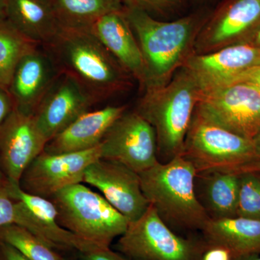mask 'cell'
Segmentation results:
<instances>
[{
	"label": "cell",
	"instance_id": "obj_1",
	"mask_svg": "<svg viewBox=\"0 0 260 260\" xmlns=\"http://www.w3.org/2000/svg\"><path fill=\"white\" fill-rule=\"evenodd\" d=\"M146 69L147 88H160L195 54L198 34L210 13L195 12L172 21H162L143 10L124 6Z\"/></svg>",
	"mask_w": 260,
	"mask_h": 260
},
{
	"label": "cell",
	"instance_id": "obj_2",
	"mask_svg": "<svg viewBox=\"0 0 260 260\" xmlns=\"http://www.w3.org/2000/svg\"><path fill=\"white\" fill-rule=\"evenodd\" d=\"M45 48L61 73L69 75L98 102L127 90L133 79L90 28L61 26Z\"/></svg>",
	"mask_w": 260,
	"mask_h": 260
},
{
	"label": "cell",
	"instance_id": "obj_3",
	"mask_svg": "<svg viewBox=\"0 0 260 260\" xmlns=\"http://www.w3.org/2000/svg\"><path fill=\"white\" fill-rule=\"evenodd\" d=\"M143 194L172 230L202 232L209 216L195 189L197 171L182 155L140 173Z\"/></svg>",
	"mask_w": 260,
	"mask_h": 260
},
{
	"label": "cell",
	"instance_id": "obj_4",
	"mask_svg": "<svg viewBox=\"0 0 260 260\" xmlns=\"http://www.w3.org/2000/svg\"><path fill=\"white\" fill-rule=\"evenodd\" d=\"M201 90L192 75L181 68L164 86L144 90L135 109L151 124L164 162L182 155L184 140Z\"/></svg>",
	"mask_w": 260,
	"mask_h": 260
},
{
	"label": "cell",
	"instance_id": "obj_5",
	"mask_svg": "<svg viewBox=\"0 0 260 260\" xmlns=\"http://www.w3.org/2000/svg\"><path fill=\"white\" fill-rule=\"evenodd\" d=\"M183 157L198 173L251 170L260 159L254 143L195 109L184 140Z\"/></svg>",
	"mask_w": 260,
	"mask_h": 260
},
{
	"label": "cell",
	"instance_id": "obj_6",
	"mask_svg": "<svg viewBox=\"0 0 260 260\" xmlns=\"http://www.w3.org/2000/svg\"><path fill=\"white\" fill-rule=\"evenodd\" d=\"M61 226L83 240L109 247L129 222L104 196L82 183L68 186L50 198Z\"/></svg>",
	"mask_w": 260,
	"mask_h": 260
},
{
	"label": "cell",
	"instance_id": "obj_7",
	"mask_svg": "<svg viewBox=\"0 0 260 260\" xmlns=\"http://www.w3.org/2000/svg\"><path fill=\"white\" fill-rule=\"evenodd\" d=\"M207 246L203 237L179 236L150 205L138 220L129 223L116 244L132 260H203Z\"/></svg>",
	"mask_w": 260,
	"mask_h": 260
},
{
	"label": "cell",
	"instance_id": "obj_8",
	"mask_svg": "<svg viewBox=\"0 0 260 260\" xmlns=\"http://www.w3.org/2000/svg\"><path fill=\"white\" fill-rule=\"evenodd\" d=\"M100 147L102 158L119 162L138 174L159 162L155 130L135 110H126L113 123Z\"/></svg>",
	"mask_w": 260,
	"mask_h": 260
},
{
	"label": "cell",
	"instance_id": "obj_9",
	"mask_svg": "<svg viewBox=\"0 0 260 260\" xmlns=\"http://www.w3.org/2000/svg\"><path fill=\"white\" fill-rule=\"evenodd\" d=\"M197 109L246 139L252 140L260 130V95L248 83L234 82L202 93Z\"/></svg>",
	"mask_w": 260,
	"mask_h": 260
},
{
	"label": "cell",
	"instance_id": "obj_10",
	"mask_svg": "<svg viewBox=\"0 0 260 260\" xmlns=\"http://www.w3.org/2000/svg\"><path fill=\"white\" fill-rule=\"evenodd\" d=\"M100 158V145L75 153L44 151L25 169L20 179V188L28 194L50 199L65 188L83 182L87 169Z\"/></svg>",
	"mask_w": 260,
	"mask_h": 260
},
{
	"label": "cell",
	"instance_id": "obj_11",
	"mask_svg": "<svg viewBox=\"0 0 260 260\" xmlns=\"http://www.w3.org/2000/svg\"><path fill=\"white\" fill-rule=\"evenodd\" d=\"M260 25V0H223L202 27L195 54L247 42Z\"/></svg>",
	"mask_w": 260,
	"mask_h": 260
},
{
	"label": "cell",
	"instance_id": "obj_12",
	"mask_svg": "<svg viewBox=\"0 0 260 260\" xmlns=\"http://www.w3.org/2000/svg\"><path fill=\"white\" fill-rule=\"evenodd\" d=\"M83 182L102 191L104 198L129 223L138 220L150 207L139 174L119 162L99 159L87 169Z\"/></svg>",
	"mask_w": 260,
	"mask_h": 260
},
{
	"label": "cell",
	"instance_id": "obj_13",
	"mask_svg": "<svg viewBox=\"0 0 260 260\" xmlns=\"http://www.w3.org/2000/svg\"><path fill=\"white\" fill-rule=\"evenodd\" d=\"M47 143L34 114L12 111L0 126V161L10 183L20 184L25 169Z\"/></svg>",
	"mask_w": 260,
	"mask_h": 260
},
{
	"label": "cell",
	"instance_id": "obj_14",
	"mask_svg": "<svg viewBox=\"0 0 260 260\" xmlns=\"http://www.w3.org/2000/svg\"><path fill=\"white\" fill-rule=\"evenodd\" d=\"M8 190L10 196L18 203L17 225L28 229L56 250H77L83 253L100 247L61 226L58 222L55 205L50 200L25 192L20 184L9 182Z\"/></svg>",
	"mask_w": 260,
	"mask_h": 260
},
{
	"label": "cell",
	"instance_id": "obj_15",
	"mask_svg": "<svg viewBox=\"0 0 260 260\" xmlns=\"http://www.w3.org/2000/svg\"><path fill=\"white\" fill-rule=\"evenodd\" d=\"M258 64L259 48L245 42L208 54H194L184 68L192 75L202 94L232 83L238 76Z\"/></svg>",
	"mask_w": 260,
	"mask_h": 260
},
{
	"label": "cell",
	"instance_id": "obj_16",
	"mask_svg": "<svg viewBox=\"0 0 260 260\" xmlns=\"http://www.w3.org/2000/svg\"><path fill=\"white\" fill-rule=\"evenodd\" d=\"M96 103L76 80L61 73L34 116L49 142Z\"/></svg>",
	"mask_w": 260,
	"mask_h": 260
},
{
	"label": "cell",
	"instance_id": "obj_17",
	"mask_svg": "<svg viewBox=\"0 0 260 260\" xmlns=\"http://www.w3.org/2000/svg\"><path fill=\"white\" fill-rule=\"evenodd\" d=\"M60 74L55 61L42 46L27 53L17 65L8 89L14 100L15 109L34 114Z\"/></svg>",
	"mask_w": 260,
	"mask_h": 260
},
{
	"label": "cell",
	"instance_id": "obj_18",
	"mask_svg": "<svg viewBox=\"0 0 260 260\" xmlns=\"http://www.w3.org/2000/svg\"><path fill=\"white\" fill-rule=\"evenodd\" d=\"M90 28L122 68L144 88V58L124 8L101 17Z\"/></svg>",
	"mask_w": 260,
	"mask_h": 260
},
{
	"label": "cell",
	"instance_id": "obj_19",
	"mask_svg": "<svg viewBox=\"0 0 260 260\" xmlns=\"http://www.w3.org/2000/svg\"><path fill=\"white\" fill-rule=\"evenodd\" d=\"M126 109L125 106H108L85 112L49 140L44 152L49 154L75 153L97 147L109 127Z\"/></svg>",
	"mask_w": 260,
	"mask_h": 260
},
{
	"label": "cell",
	"instance_id": "obj_20",
	"mask_svg": "<svg viewBox=\"0 0 260 260\" xmlns=\"http://www.w3.org/2000/svg\"><path fill=\"white\" fill-rule=\"evenodd\" d=\"M7 19L39 46L52 42L61 28L49 0H4Z\"/></svg>",
	"mask_w": 260,
	"mask_h": 260
},
{
	"label": "cell",
	"instance_id": "obj_21",
	"mask_svg": "<svg viewBox=\"0 0 260 260\" xmlns=\"http://www.w3.org/2000/svg\"><path fill=\"white\" fill-rule=\"evenodd\" d=\"M201 233L207 245L223 247L232 258L260 254V220L210 219Z\"/></svg>",
	"mask_w": 260,
	"mask_h": 260
},
{
	"label": "cell",
	"instance_id": "obj_22",
	"mask_svg": "<svg viewBox=\"0 0 260 260\" xmlns=\"http://www.w3.org/2000/svg\"><path fill=\"white\" fill-rule=\"evenodd\" d=\"M239 173H198L204 179V203L202 205L210 219L237 217Z\"/></svg>",
	"mask_w": 260,
	"mask_h": 260
},
{
	"label": "cell",
	"instance_id": "obj_23",
	"mask_svg": "<svg viewBox=\"0 0 260 260\" xmlns=\"http://www.w3.org/2000/svg\"><path fill=\"white\" fill-rule=\"evenodd\" d=\"M61 26L90 28L112 12L123 10L122 0H49Z\"/></svg>",
	"mask_w": 260,
	"mask_h": 260
},
{
	"label": "cell",
	"instance_id": "obj_24",
	"mask_svg": "<svg viewBox=\"0 0 260 260\" xmlns=\"http://www.w3.org/2000/svg\"><path fill=\"white\" fill-rule=\"evenodd\" d=\"M38 46L8 20H0V90L8 91L19 61Z\"/></svg>",
	"mask_w": 260,
	"mask_h": 260
},
{
	"label": "cell",
	"instance_id": "obj_25",
	"mask_svg": "<svg viewBox=\"0 0 260 260\" xmlns=\"http://www.w3.org/2000/svg\"><path fill=\"white\" fill-rule=\"evenodd\" d=\"M0 242L13 246L29 260H67L40 238L17 224L0 227Z\"/></svg>",
	"mask_w": 260,
	"mask_h": 260
},
{
	"label": "cell",
	"instance_id": "obj_26",
	"mask_svg": "<svg viewBox=\"0 0 260 260\" xmlns=\"http://www.w3.org/2000/svg\"><path fill=\"white\" fill-rule=\"evenodd\" d=\"M239 177L237 217L260 220V172L243 171Z\"/></svg>",
	"mask_w": 260,
	"mask_h": 260
},
{
	"label": "cell",
	"instance_id": "obj_27",
	"mask_svg": "<svg viewBox=\"0 0 260 260\" xmlns=\"http://www.w3.org/2000/svg\"><path fill=\"white\" fill-rule=\"evenodd\" d=\"M124 7L143 10L149 15L166 17L177 13L184 0H122Z\"/></svg>",
	"mask_w": 260,
	"mask_h": 260
},
{
	"label": "cell",
	"instance_id": "obj_28",
	"mask_svg": "<svg viewBox=\"0 0 260 260\" xmlns=\"http://www.w3.org/2000/svg\"><path fill=\"white\" fill-rule=\"evenodd\" d=\"M8 186H0V227L17 224L18 220V203L10 196Z\"/></svg>",
	"mask_w": 260,
	"mask_h": 260
},
{
	"label": "cell",
	"instance_id": "obj_29",
	"mask_svg": "<svg viewBox=\"0 0 260 260\" xmlns=\"http://www.w3.org/2000/svg\"><path fill=\"white\" fill-rule=\"evenodd\" d=\"M81 254L82 260H132L109 247H96Z\"/></svg>",
	"mask_w": 260,
	"mask_h": 260
},
{
	"label": "cell",
	"instance_id": "obj_30",
	"mask_svg": "<svg viewBox=\"0 0 260 260\" xmlns=\"http://www.w3.org/2000/svg\"><path fill=\"white\" fill-rule=\"evenodd\" d=\"M234 82H243L251 85L260 95V64L253 67L238 76Z\"/></svg>",
	"mask_w": 260,
	"mask_h": 260
},
{
	"label": "cell",
	"instance_id": "obj_31",
	"mask_svg": "<svg viewBox=\"0 0 260 260\" xmlns=\"http://www.w3.org/2000/svg\"><path fill=\"white\" fill-rule=\"evenodd\" d=\"M232 256L227 249L218 246H208L205 249L203 260H232Z\"/></svg>",
	"mask_w": 260,
	"mask_h": 260
},
{
	"label": "cell",
	"instance_id": "obj_32",
	"mask_svg": "<svg viewBox=\"0 0 260 260\" xmlns=\"http://www.w3.org/2000/svg\"><path fill=\"white\" fill-rule=\"evenodd\" d=\"M0 260H29L13 246L0 242Z\"/></svg>",
	"mask_w": 260,
	"mask_h": 260
},
{
	"label": "cell",
	"instance_id": "obj_33",
	"mask_svg": "<svg viewBox=\"0 0 260 260\" xmlns=\"http://www.w3.org/2000/svg\"><path fill=\"white\" fill-rule=\"evenodd\" d=\"M13 110L10 97L6 91L0 90V126Z\"/></svg>",
	"mask_w": 260,
	"mask_h": 260
},
{
	"label": "cell",
	"instance_id": "obj_34",
	"mask_svg": "<svg viewBox=\"0 0 260 260\" xmlns=\"http://www.w3.org/2000/svg\"><path fill=\"white\" fill-rule=\"evenodd\" d=\"M247 43L260 49V25L251 36Z\"/></svg>",
	"mask_w": 260,
	"mask_h": 260
},
{
	"label": "cell",
	"instance_id": "obj_35",
	"mask_svg": "<svg viewBox=\"0 0 260 260\" xmlns=\"http://www.w3.org/2000/svg\"><path fill=\"white\" fill-rule=\"evenodd\" d=\"M233 260H260V254H248L233 258Z\"/></svg>",
	"mask_w": 260,
	"mask_h": 260
},
{
	"label": "cell",
	"instance_id": "obj_36",
	"mask_svg": "<svg viewBox=\"0 0 260 260\" xmlns=\"http://www.w3.org/2000/svg\"><path fill=\"white\" fill-rule=\"evenodd\" d=\"M253 143H254V148H255L256 153L260 159V130L256 136L253 138Z\"/></svg>",
	"mask_w": 260,
	"mask_h": 260
},
{
	"label": "cell",
	"instance_id": "obj_37",
	"mask_svg": "<svg viewBox=\"0 0 260 260\" xmlns=\"http://www.w3.org/2000/svg\"><path fill=\"white\" fill-rule=\"evenodd\" d=\"M7 19L6 9L4 0H0V20H5Z\"/></svg>",
	"mask_w": 260,
	"mask_h": 260
},
{
	"label": "cell",
	"instance_id": "obj_38",
	"mask_svg": "<svg viewBox=\"0 0 260 260\" xmlns=\"http://www.w3.org/2000/svg\"><path fill=\"white\" fill-rule=\"evenodd\" d=\"M8 181L7 177H5L4 172H3V169L2 168H0V186H5L8 185Z\"/></svg>",
	"mask_w": 260,
	"mask_h": 260
},
{
	"label": "cell",
	"instance_id": "obj_39",
	"mask_svg": "<svg viewBox=\"0 0 260 260\" xmlns=\"http://www.w3.org/2000/svg\"><path fill=\"white\" fill-rule=\"evenodd\" d=\"M252 169H254V170L259 171L260 172V162H258V164H256L255 167L253 168Z\"/></svg>",
	"mask_w": 260,
	"mask_h": 260
},
{
	"label": "cell",
	"instance_id": "obj_40",
	"mask_svg": "<svg viewBox=\"0 0 260 260\" xmlns=\"http://www.w3.org/2000/svg\"><path fill=\"white\" fill-rule=\"evenodd\" d=\"M232 260H233V258H232Z\"/></svg>",
	"mask_w": 260,
	"mask_h": 260
}]
</instances>
